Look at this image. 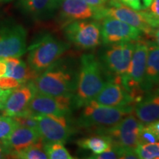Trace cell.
Wrapping results in <instances>:
<instances>
[{
    "instance_id": "1",
    "label": "cell",
    "mask_w": 159,
    "mask_h": 159,
    "mask_svg": "<svg viewBox=\"0 0 159 159\" xmlns=\"http://www.w3.org/2000/svg\"><path fill=\"white\" fill-rule=\"evenodd\" d=\"M79 68L73 60H60L32 82L37 92L51 96H74Z\"/></svg>"
},
{
    "instance_id": "2",
    "label": "cell",
    "mask_w": 159,
    "mask_h": 159,
    "mask_svg": "<svg viewBox=\"0 0 159 159\" xmlns=\"http://www.w3.org/2000/svg\"><path fill=\"white\" fill-rule=\"evenodd\" d=\"M102 64L94 55L85 53L80 61L76 91L73 101L75 108H79L94 100L102 90L105 80Z\"/></svg>"
},
{
    "instance_id": "3",
    "label": "cell",
    "mask_w": 159,
    "mask_h": 159,
    "mask_svg": "<svg viewBox=\"0 0 159 159\" xmlns=\"http://www.w3.org/2000/svg\"><path fill=\"white\" fill-rule=\"evenodd\" d=\"M70 48L69 43L50 33H43L35 39L27 48V64L38 74H41Z\"/></svg>"
},
{
    "instance_id": "4",
    "label": "cell",
    "mask_w": 159,
    "mask_h": 159,
    "mask_svg": "<svg viewBox=\"0 0 159 159\" xmlns=\"http://www.w3.org/2000/svg\"><path fill=\"white\" fill-rule=\"evenodd\" d=\"M131 112L133 108L105 106L92 100L83 106L77 119V125L94 131L96 134H101L118 124Z\"/></svg>"
},
{
    "instance_id": "5",
    "label": "cell",
    "mask_w": 159,
    "mask_h": 159,
    "mask_svg": "<svg viewBox=\"0 0 159 159\" xmlns=\"http://www.w3.org/2000/svg\"><path fill=\"white\" fill-rule=\"evenodd\" d=\"M111 17L128 23L140 30L148 36H152L155 28L159 21L151 16L148 11H135L119 3L116 0H110L106 7L97 9L96 21Z\"/></svg>"
},
{
    "instance_id": "6",
    "label": "cell",
    "mask_w": 159,
    "mask_h": 159,
    "mask_svg": "<svg viewBox=\"0 0 159 159\" xmlns=\"http://www.w3.org/2000/svg\"><path fill=\"white\" fill-rule=\"evenodd\" d=\"M136 42V41L108 44L102 51L99 61L105 72L109 74V79L114 77L122 79L125 75L132 58Z\"/></svg>"
},
{
    "instance_id": "7",
    "label": "cell",
    "mask_w": 159,
    "mask_h": 159,
    "mask_svg": "<svg viewBox=\"0 0 159 159\" xmlns=\"http://www.w3.org/2000/svg\"><path fill=\"white\" fill-rule=\"evenodd\" d=\"M148 52V42L142 39L136 41L128 70L121 79L122 85L134 96L136 102L143 97L140 87L146 69Z\"/></svg>"
},
{
    "instance_id": "8",
    "label": "cell",
    "mask_w": 159,
    "mask_h": 159,
    "mask_svg": "<svg viewBox=\"0 0 159 159\" xmlns=\"http://www.w3.org/2000/svg\"><path fill=\"white\" fill-rule=\"evenodd\" d=\"M63 28L67 40L78 49H94L102 42L100 25L96 21H75Z\"/></svg>"
},
{
    "instance_id": "9",
    "label": "cell",
    "mask_w": 159,
    "mask_h": 159,
    "mask_svg": "<svg viewBox=\"0 0 159 159\" xmlns=\"http://www.w3.org/2000/svg\"><path fill=\"white\" fill-rule=\"evenodd\" d=\"M40 136L44 142L64 144L74 134L69 116L57 115H35Z\"/></svg>"
},
{
    "instance_id": "10",
    "label": "cell",
    "mask_w": 159,
    "mask_h": 159,
    "mask_svg": "<svg viewBox=\"0 0 159 159\" xmlns=\"http://www.w3.org/2000/svg\"><path fill=\"white\" fill-rule=\"evenodd\" d=\"M74 96H51L36 92L27 111L34 115H57L69 116L75 108Z\"/></svg>"
},
{
    "instance_id": "11",
    "label": "cell",
    "mask_w": 159,
    "mask_h": 159,
    "mask_svg": "<svg viewBox=\"0 0 159 159\" xmlns=\"http://www.w3.org/2000/svg\"><path fill=\"white\" fill-rule=\"evenodd\" d=\"M143 124L134 114H129L118 124L101 133L108 136L114 144L128 148L139 144V135Z\"/></svg>"
},
{
    "instance_id": "12",
    "label": "cell",
    "mask_w": 159,
    "mask_h": 159,
    "mask_svg": "<svg viewBox=\"0 0 159 159\" xmlns=\"http://www.w3.org/2000/svg\"><path fill=\"white\" fill-rule=\"evenodd\" d=\"M27 31L20 25L0 27V58L20 57L27 52Z\"/></svg>"
},
{
    "instance_id": "13",
    "label": "cell",
    "mask_w": 159,
    "mask_h": 159,
    "mask_svg": "<svg viewBox=\"0 0 159 159\" xmlns=\"http://www.w3.org/2000/svg\"><path fill=\"white\" fill-rule=\"evenodd\" d=\"M102 20L101 39L104 44L136 41L142 38V32L128 23L111 17L104 18Z\"/></svg>"
},
{
    "instance_id": "14",
    "label": "cell",
    "mask_w": 159,
    "mask_h": 159,
    "mask_svg": "<svg viewBox=\"0 0 159 159\" xmlns=\"http://www.w3.org/2000/svg\"><path fill=\"white\" fill-rule=\"evenodd\" d=\"M94 100L99 104L117 108H133L136 99L122 85L120 77L107 80Z\"/></svg>"
},
{
    "instance_id": "15",
    "label": "cell",
    "mask_w": 159,
    "mask_h": 159,
    "mask_svg": "<svg viewBox=\"0 0 159 159\" xmlns=\"http://www.w3.org/2000/svg\"><path fill=\"white\" fill-rule=\"evenodd\" d=\"M36 92L32 81L13 89L6 99L1 111L2 115L13 117L27 111L31 99Z\"/></svg>"
},
{
    "instance_id": "16",
    "label": "cell",
    "mask_w": 159,
    "mask_h": 159,
    "mask_svg": "<svg viewBox=\"0 0 159 159\" xmlns=\"http://www.w3.org/2000/svg\"><path fill=\"white\" fill-rule=\"evenodd\" d=\"M59 9V22L63 27L75 21L95 20L97 15V9L83 0H62Z\"/></svg>"
},
{
    "instance_id": "17",
    "label": "cell",
    "mask_w": 159,
    "mask_h": 159,
    "mask_svg": "<svg viewBox=\"0 0 159 159\" xmlns=\"http://www.w3.org/2000/svg\"><path fill=\"white\" fill-rule=\"evenodd\" d=\"M61 2L62 0H19V7L33 19L43 20L54 15Z\"/></svg>"
},
{
    "instance_id": "18",
    "label": "cell",
    "mask_w": 159,
    "mask_h": 159,
    "mask_svg": "<svg viewBox=\"0 0 159 159\" xmlns=\"http://www.w3.org/2000/svg\"><path fill=\"white\" fill-rule=\"evenodd\" d=\"M41 139L37 129L18 125L11 134L5 139L9 156L35 144Z\"/></svg>"
},
{
    "instance_id": "19",
    "label": "cell",
    "mask_w": 159,
    "mask_h": 159,
    "mask_svg": "<svg viewBox=\"0 0 159 159\" xmlns=\"http://www.w3.org/2000/svg\"><path fill=\"white\" fill-rule=\"evenodd\" d=\"M133 111L143 125L159 120V88L135 103Z\"/></svg>"
},
{
    "instance_id": "20",
    "label": "cell",
    "mask_w": 159,
    "mask_h": 159,
    "mask_svg": "<svg viewBox=\"0 0 159 159\" xmlns=\"http://www.w3.org/2000/svg\"><path fill=\"white\" fill-rule=\"evenodd\" d=\"M148 46L146 69L140 87L142 92H149L159 84V47L153 42H148Z\"/></svg>"
},
{
    "instance_id": "21",
    "label": "cell",
    "mask_w": 159,
    "mask_h": 159,
    "mask_svg": "<svg viewBox=\"0 0 159 159\" xmlns=\"http://www.w3.org/2000/svg\"><path fill=\"white\" fill-rule=\"evenodd\" d=\"M3 59L7 63L6 77L16 80L21 85L33 81L39 76L38 73L19 57H10Z\"/></svg>"
},
{
    "instance_id": "22",
    "label": "cell",
    "mask_w": 159,
    "mask_h": 159,
    "mask_svg": "<svg viewBox=\"0 0 159 159\" xmlns=\"http://www.w3.org/2000/svg\"><path fill=\"white\" fill-rule=\"evenodd\" d=\"M77 144L83 150H91L93 154L97 155L108 150L112 146L113 142L107 135L97 134L79 139Z\"/></svg>"
},
{
    "instance_id": "23",
    "label": "cell",
    "mask_w": 159,
    "mask_h": 159,
    "mask_svg": "<svg viewBox=\"0 0 159 159\" xmlns=\"http://www.w3.org/2000/svg\"><path fill=\"white\" fill-rule=\"evenodd\" d=\"M44 142L42 139H40L35 144L30 145L25 150L19 151L11 155V158H21V159H47L44 148H43Z\"/></svg>"
},
{
    "instance_id": "24",
    "label": "cell",
    "mask_w": 159,
    "mask_h": 159,
    "mask_svg": "<svg viewBox=\"0 0 159 159\" xmlns=\"http://www.w3.org/2000/svg\"><path fill=\"white\" fill-rule=\"evenodd\" d=\"M45 152L49 159H73L62 142H44Z\"/></svg>"
},
{
    "instance_id": "25",
    "label": "cell",
    "mask_w": 159,
    "mask_h": 159,
    "mask_svg": "<svg viewBox=\"0 0 159 159\" xmlns=\"http://www.w3.org/2000/svg\"><path fill=\"white\" fill-rule=\"evenodd\" d=\"M135 151L140 159H159V142L139 144Z\"/></svg>"
},
{
    "instance_id": "26",
    "label": "cell",
    "mask_w": 159,
    "mask_h": 159,
    "mask_svg": "<svg viewBox=\"0 0 159 159\" xmlns=\"http://www.w3.org/2000/svg\"><path fill=\"white\" fill-rule=\"evenodd\" d=\"M18 126L12 116L0 115V140H5Z\"/></svg>"
},
{
    "instance_id": "27",
    "label": "cell",
    "mask_w": 159,
    "mask_h": 159,
    "mask_svg": "<svg viewBox=\"0 0 159 159\" xmlns=\"http://www.w3.org/2000/svg\"><path fill=\"white\" fill-rule=\"evenodd\" d=\"M18 125L27 127L30 128H38V121L35 115L33 114L29 111H25L22 114L13 116Z\"/></svg>"
},
{
    "instance_id": "28",
    "label": "cell",
    "mask_w": 159,
    "mask_h": 159,
    "mask_svg": "<svg viewBox=\"0 0 159 159\" xmlns=\"http://www.w3.org/2000/svg\"><path fill=\"white\" fill-rule=\"evenodd\" d=\"M157 139L150 125H143L139 135V144H150V143L157 142Z\"/></svg>"
},
{
    "instance_id": "29",
    "label": "cell",
    "mask_w": 159,
    "mask_h": 159,
    "mask_svg": "<svg viewBox=\"0 0 159 159\" xmlns=\"http://www.w3.org/2000/svg\"><path fill=\"white\" fill-rule=\"evenodd\" d=\"M116 1L135 11H142L143 9H145L142 0H116Z\"/></svg>"
},
{
    "instance_id": "30",
    "label": "cell",
    "mask_w": 159,
    "mask_h": 159,
    "mask_svg": "<svg viewBox=\"0 0 159 159\" xmlns=\"http://www.w3.org/2000/svg\"><path fill=\"white\" fill-rule=\"evenodd\" d=\"M148 11L152 17L159 21V0H152Z\"/></svg>"
},
{
    "instance_id": "31",
    "label": "cell",
    "mask_w": 159,
    "mask_h": 159,
    "mask_svg": "<svg viewBox=\"0 0 159 159\" xmlns=\"http://www.w3.org/2000/svg\"><path fill=\"white\" fill-rule=\"evenodd\" d=\"M95 9H100L106 7L110 0H83Z\"/></svg>"
},
{
    "instance_id": "32",
    "label": "cell",
    "mask_w": 159,
    "mask_h": 159,
    "mask_svg": "<svg viewBox=\"0 0 159 159\" xmlns=\"http://www.w3.org/2000/svg\"><path fill=\"white\" fill-rule=\"evenodd\" d=\"M12 89H0V111L2 110L6 99L8 97Z\"/></svg>"
},
{
    "instance_id": "33",
    "label": "cell",
    "mask_w": 159,
    "mask_h": 159,
    "mask_svg": "<svg viewBox=\"0 0 159 159\" xmlns=\"http://www.w3.org/2000/svg\"><path fill=\"white\" fill-rule=\"evenodd\" d=\"M9 152L4 140H0V158H8Z\"/></svg>"
},
{
    "instance_id": "34",
    "label": "cell",
    "mask_w": 159,
    "mask_h": 159,
    "mask_svg": "<svg viewBox=\"0 0 159 159\" xmlns=\"http://www.w3.org/2000/svg\"><path fill=\"white\" fill-rule=\"evenodd\" d=\"M7 73V63L3 58H0V78L6 77Z\"/></svg>"
},
{
    "instance_id": "35",
    "label": "cell",
    "mask_w": 159,
    "mask_h": 159,
    "mask_svg": "<svg viewBox=\"0 0 159 159\" xmlns=\"http://www.w3.org/2000/svg\"><path fill=\"white\" fill-rule=\"evenodd\" d=\"M149 125H150V128H152V131H153L155 135H156L157 139H158L159 141V120L155 121L153 122L150 123Z\"/></svg>"
},
{
    "instance_id": "36",
    "label": "cell",
    "mask_w": 159,
    "mask_h": 159,
    "mask_svg": "<svg viewBox=\"0 0 159 159\" xmlns=\"http://www.w3.org/2000/svg\"><path fill=\"white\" fill-rule=\"evenodd\" d=\"M153 36L156 39V44L159 47V25L155 28Z\"/></svg>"
},
{
    "instance_id": "37",
    "label": "cell",
    "mask_w": 159,
    "mask_h": 159,
    "mask_svg": "<svg viewBox=\"0 0 159 159\" xmlns=\"http://www.w3.org/2000/svg\"><path fill=\"white\" fill-rule=\"evenodd\" d=\"M143 3H144V7L145 9L148 8L149 7H150V5H151V3H152V0H142Z\"/></svg>"
},
{
    "instance_id": "38",
    "label": "cell",
    "mask_w": 159,
    "mask_h": 159,
    "mask_svg": "<svg viewBox=\"0 0 159 159\" xmlns=\"http://www.w3.org/2000/svg\"><path fill=\"white\" fill-rule=\"evenodd\" d=\"M11 1L12 0H0V2H9Z\"/></svg>"
},
{
    "instance_id": "39",
    "label": "cell",
    "mask_w": 159,
    "mask_h": 159,
    "mask_svg": "<svg viewBox=\"0 0 159 159\" xmlns=\"http://www.w3.org/2000/svg\"></svg>"
}]
</instances>
